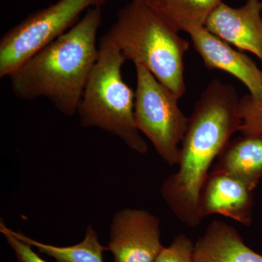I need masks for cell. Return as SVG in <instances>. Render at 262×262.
I'll use <instances>...</instances> for the list:
<instances>
[{"mask_svg":"<svg viewBox=\"0 0 262 262\" xmlns=\"http://www.w3.org/2000/svg\"><path fill=\"white\" fill-rule=\"evenodd\" d=\"M101 7L87 10L75 26L22 63L9 76L13 94L24 101L44 98L67 117L77 114L98 56Z\"/></svg>","mask_w":262,"mask_h":262,"instance_id":"cell-2","label":"cell"},{"mask_svg":"<svg viewBox=\"0 0 262 262\" xmlns=\"http://www.w3.org/2000/svg\"><path fill=\"white\" fill-rule=\"evenodd\" d=\"M127 61L120 50L103 37L98 56L81 97L77 113L84 128L101 129L117 136L139 154L148 151L147 144L134 119L135 92L122 78Z\"/></svg>","mask_w":262,"mask_h":262,"instance_id":"cell-4","label":"cell"},{"mask_svg":"<svg viewBox=\"0 0 262 262\" xmlns=\"http://www.w3.org/2000/svg\"><path fill=\"white\" fill-rule=\"evenodd\" d=\"M11 232L17 238L37 248L39 253L54 258L56 262H104L103 253L108 251V247L100 244L97 232L91 225L87 227L82 242L65 247L43 244L12 229Z\"/></svg>","mask_w":262,"mask_h":262,"instance_id":"cell-13","label":"cell"},{"mask_svg":"<svg viewBox=\"0 0 262 262\" xmlns=\"http://www.w3.org/2000/svg\"><path fill=\"white\" fill-rule=\"evenodd\" d=\"M185 32L207 68L234 76L246 86L253 100L262 101V71L249 57L232 49L203 26L189 27Z\"/></svg>","mask_w":262,"mask_h":262,"instance_id":"cell-8","label":"cell"},{"mask_svg":"<svg viewBox=\"0 0 262 262\" xmlns=\"http://www.w3.org/2000/svg\"><path fill=\"white\" fill-rule=\"evenodd\" d=\"M107 247L113 262H155L164 247L160 220L146 210L117 211L110 225Z\"/></svg>","mask_w":262,"mask_h":262,"instance_id":"cell-7","label":"cell"},{"mask_svg":"<svg viewBox=\"0 0 262 262\" xmlns=\"http://www.w3.org/2000/svg\"><path fill=\"white\" fill-rule=\"evenodd\" d=\"M239 98L233 86L212 80L194 105L182 141L179 169L160 188L172 213L188 227H198L200 193L215 158L241 130Z\"/></svg>","mask_w":262,"mask_h":262,"instance_id":"cell-1","label":"cell"},{"mask_svg":"<svg viewBox=\"0 0 262 262\" xmlns=\"http://www.w3.org/2000/svg\"><path fill=\"white\" fill-rule=\"evenodd\" d=\"M179 32L146 0H129L103 37L181 98L186 92L184 58L189 44Z\"/></svg>","mask_w":262,"mask_h":262,"instance_id":"cell-3","label":"cell"},{"mask_svg":"<svg viewBox=\"0 0 262 262\" xmlns=\"http://www.w3.org/2000/svg\"><path fill=\"white\" fill-rule=\"evenodd\" d=\"M253 191L220 169L208 173L200 193L198 211L201 220L220 214L249 227L252 222Z\"/></svg>","mask_w":262,"mask_h":262,"instance_id":"cell-10","label":"cell"},{"mask_svg":"<svg viewBox=\"0 0 262 262\" xmlns=\"http://www.w3.org/2000/svg\"><path fill=\"white\" fill-rule=\"evenodd\" d=\"M194 262H262L232 226L214 220L194 244Z\"/></svg>","mask_w":262,"mask_h":262,"instance_id":"cell-11","label":"cell"},{"mask_svg":"<svg viewBox=\"0 0 262 262\" xmlns=\"http://www.w3.org/2000/svg\"><path fill=\"white\" fill-rule=\"evenodd\" d=\"M0 232L4 235L7 243L14 251L17 262H48L33 251L32 246L15 237L12 234L11 229L7 227L2 219L0 222Z\"/></svg>","mask_w":262,"mask_h":262,"instance_id":"cell-17","label":"cell"},{"mask_svg":"<svg viewBox=\"0 0 262 262\" xmlns=\"http://www.w3.org/2000/svg\"><path fill=\"white\" fill-rule=\"evenodd\" d=\"M194 251L192 239L180 234L168 247H163L155 262H194Z\"/></svg>","mask_w":262,"mask_h":262,"instance_id":"cell-16","label":"cell"},{"mask_svg":"<svg viewBox=\"0 0 262 262\" xmlns=\"http://www.w3.org/2000/svg\"><path fill=\"white\" fill-rule=\"evenodd\" d=\"M239 113L242 120L239 132L245 136H262V101L246 95L239 99Z\"/></svg>","mask_w":262,"mask_h":262,"instance_id":"cell-15","label":"cell"},{"mask_svg":"<svg viewBox=\"0 0 262 262\" xmlns=\"http://www.w3.org/2000/svg\"><path fill=\"white\" fill-rule=\"evenodd\" d=\"M108 0H58L36 10L0 39V77H8L22 63L80 21L87 10Z\"/></svg>","mask_w":262,"mask_h":262,"instance_id":"cell-5","label":"cell"},{"mask_svg":"<svg viewBox=\"0 0 262 262\" xmlns=\"http://www.w3.org/2000/svg\"><path fill=\"white\" fill-rule=\"evenodd\" d=\"M261 12V0H246L238 8L221 2L204 27L228 44L250 52L262 61Z\"/></svg>","mask_w":262,"mask_h":262,"instance_id":"cell-9","label":"cell"},{"mask_svg":"<svg viewBox=\"0 0 262 262\" xmlns=\"http://www.w3.org/2000/svg\"><path fill=\"white\" fill-rule=\"evenodd\" d=\"M220 169L254 190L262 177V136L243 135L229 141L219 155Z\"/></svg>","mask_w":262,"mask_h":262,"instance_id":"cell-12","label":"cell"},{"mask_svg":"<svg viewBox=\"0 0 262 262\" xmlns=\"http://www.w3.org/2000/svg\"><path fill=\"white\" fill-rule=\"evenodd\" d=\"M179 31L204 27L207 19L222 0H146Z\"/></svg>","mask_w":262,"mask_h":262,"instance_id":"cell-14","label":"cell"},{"mask_svg":"<svg viewBox=\"0 0 262 262\" xmlns=\"http://www.w3.org/2000/svg\"><path fill=\"white\" fill-rule=\"evenodd\" d=\"M134 119L136 127L167 164H179L180 146L189 118L179 108V98L143 66L136 64Z\"/></svg>","mask_w":262,"mask_h":262,"instance_id":"cell-6","label":"cell"}]
</instances>
